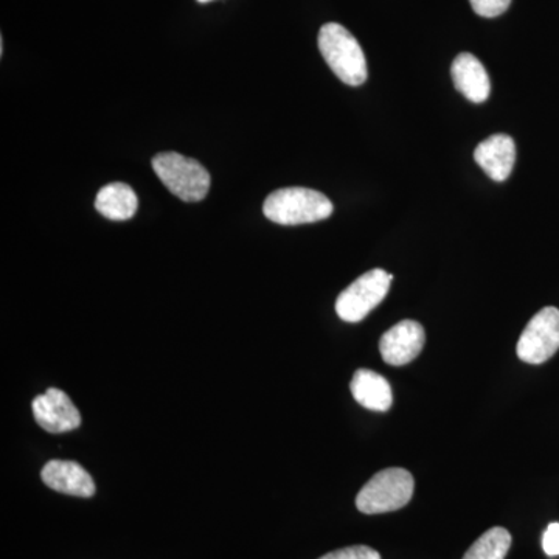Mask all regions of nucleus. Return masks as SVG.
Masks as SVG:
<instances>
[{"label": "nucleus", "instance_id": "1", "mask_svg": "<svg viewBox=\"0 0 559 559\" xmlns=\"http://www.w3.org/2000/svg\"><path fill=\"white\" fill-rule=\"evenodd\" d=\"M319 50L334 75L348 84L360 86L369 76L366 55L360 49L358 39L336 22L323 25L319 32Z\"/></svg>", "mask_w": 559, "mask_h": 559}, {"label": "nucleus", "instance_id": "2", "mask_svg": "<svg viewBox=\"0 0 559 559\" xmlns=\"http://www.w3.org/2000/svg\"><path fill=\"white\" fill-rule=\"evenodd\" d=\"M263 213L272 223L299 226L330 218L333 215V202L320 191L289 187L271 193L264 201Z\"/></svg>", "mask_w": 559, "mask_h": 559}, {"label": "nucleus", "instance_id": "3", "mask_svg": "<svg viewBox=\"0 0 559 559\" xmlns=\"http://www.w3.org/2000/svg\"><path fill=\"white\" fill-rule=\"evenodd\" d=\"M414 488L415 481L409 471H380L360 489L356 507L364 514L390 513L403 509L411 502Z\"/></svg>", "mask_w": 559, "mask_h": 559}, {"label": "nucleus", "instance_id": "4", "mask_svg": "<svg viewBox=\"0 0 559 559\" xmlns=\"http://www.w3.org/2000/svg\"><path fill=\"white\" fill-rule=\"evenodd\" d=\"M153 170L179 200L200 202L209 194L212 179L198 160L168 151L154 157Z\"/></svg>", "mask_w": 559, "mask_h": 559}, {"label": "nucleus", "instance_id": "5", "mask_svg": "<svg viewBox=\"0 0 559 559\" xmlns=\"http://www.w3.org/2000/svg\"><path fill=\"white\" fill-rule=\"evenodd\" d=\"M392 280V275L384 270H371L360 275L337 297V316L348 323L366 319L385 299Z\"/></svg>", "mask_w": 559, "mask_h": 559}, {"label": "nucleus", "instance_id": "6", "mask_svg": "<svg viewBox=\"0 0 559 559\" xmlns=\"http://www.w3.org/2000/svg\"><path fill=\"white\" fill-rule=\"evenodd\" d=\"M559 349V310L547 307L536 312L522 331L518 341L516 353L527 364L546 362Z\"/></svg>", "mask_w": 559, "mask_h": 559}, {"label": "nucleus", "instance_id": "7", "mask_svg": "<svg viewBox=\"0 0 559 559\" xmlns=\"http://www.w3.org/2000/svg\"><path fill=\"white\" fill-rule=\"evenodd\" d=\"M32 409L36 423L47 432L64 433L80 428V411L60 389H49L36 396Z\"/></svg>", "mask_w": 559, "mask_h": 559}, {"label": "nucleus", "instance_id": "8", "mask_svg": "<svg viewBox=\"0 0 559 559\" xmlns=\"http://www.w3.org/2000/svg\"><path fill=\"white\" fill-rule=\"evenodd\" d=\"M425 342V329L415 320H403L382 334L380 341L382 359L389 366H406L421 353Z\"/></svg>", "mask_w": 559, "mask_h": 559}, {"label": "nucleus", "instance_id": "9", "mask_svg": "<svg viewBox=\"0 0 559 559\" xmlns=\"http://www.w3.org/2000/svg\"><path fill=\"white\" fill-rule=\"evenodd\" d=\"M40 479L53 491L76 498H92L97 491L91 474L79 463L70 460H50L44 466Z\"/></svg>", "mask_w": 559, "mask_h": 559}, {"label": "nucleus", "instance_id": "10", "mask_svg": "<svg viewBox=\"0 0 559 559\" xmlns=\"http://www.w3.org/2000/svg\"><path fill=\"white\" fill-rule=\"evenodd\" d=\"M477 165L496 182H506L516 162V143L507 134H495L474 151Z\"/></svg>", "mask_w": 559, "mask_h": 559}, {"label": "nucleus", "instance_id": "11", "mask_svg": "<svg viewBox=\"0 0 559 559\" xmlns=\"http://www.w3.org/2000/svg\"><path fill=\"white\" fill-rule=\"evenodd\" d=\"M451 75L455 90L463 97L473 103L488 100L491 81H489L487 69L474 55L460 53L452 62Z\"/></svg>", "mask_w": 559, "mask_h": 559}, {"label": "nucleus", "instance_id": "12", "mask_svg": "<svg viewBox=\"0 0 559 559\" xmlns=\"http://www.w3.org/2000/svg\"><path fill=\"white\" fill-rule=\"evenodd\" d=\"M353 399L358 401L360 406L374 412H385L392 407L393 395L389 381L380 373L367 369H359L353 374L352 384Z\"/></svg>", "mask_w": 559, "mask_h": 559}, {"label": "nucleus", "instance_id": "13", "mask_svg": "<svg viewBox=\"0 0 559 559\" xmlns=\"http://www.w3.org/2000/svg\"><path fill=\"white\" fill-rule=\"evenodd\" d=\"M138 194L127 183L114 182L103 187L95 200V209L110 221H127L138 212Z\"/></svg>", "mask_w": 559, "mask_h": 559}, {"label": "nucleus", "instance_id": "14", "mask_svg": "<svg viewBox=\"0 0 559 559\" xmlns=\"http://www.w3.org/2000/svg\"><path fill=\"white\" fill-rule=\"evenodd\" d=\"M511 547V535L503 527L489 528L466 551L463 559H506Z\"/></svg>", "mask_w": 559, "mask_h": 559}, {"label": "nucleus", "instance_id": "15", "mask_svg": "<svg viewBox=\"0 0 559 559\" xmlns=\"http://www.w3.org/2000/svg\"><path fill=\"white\" fill-rule=\"evenodd\" d=\"M471 7L481 17H498L509 10L511 0H469Z\"/></svg>", "mask_w": 559, "mask_h": 559}, {"label": "nucleus", "instance_id": "16", "mask_svg": "<svg viewBox=\"0 0 559 559\" xmlns=\"http://www.w3.org/2000/svg\"><path fill=\"white\" fill-rule=\"evenodd\" d=\"M319 559H381L377 550L367 546L345 547V549L334 550Z\"/></svg>", "mask_w": 559, "mask_h": 559}, {"label": "nucleus", "instance_id": "17", "mask_svg": "<svg viewBox=\"0 0 559 559\" xmlns=\"http://www.w3.org/2000/svg\"><path fill=\"white\" fill-rule=\"evenodd\" d=\"M543 549L549 557H558L559 555V524L554 522L547 527L543 538Z\"/></svg>", "mask_w": 559, "mask_h": 559}, {"label": "nucleus", "instance_id": "18", "mask_svg": "<svg viewBox=\"0 0 559 559\" xmlns=\"http://www.w3.org/2000/svg\"><path fill=\"white\" fill-rule=\"evenodd\" d=\"M198 2H200V3H207V2H212V0H198Z\"/></svg>", "mask_w": 559, "mask_h": 559}]
</instances>
